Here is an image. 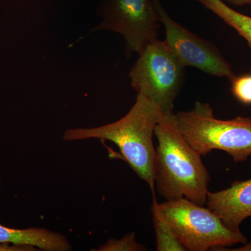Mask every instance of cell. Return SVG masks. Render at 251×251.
Segmentation results:
<instances>
[{"label": "cell", "mask_w": 251, "mask_h": 251, "mask_svg": "<svg viewBox=\"0 0 251 251\" xmlns=\"http://www.w3.org/2000/svg\"><path fill=\"white\" fill-rule=\"evenodd\" d=\"M163 114L152 100L143 94L137 93L134 105L120 120L94 128L67 129L63 138L69 142L99 139L115 143L124 160L147 182L154 196L156 148L153 137L155 127Z\"/></svg>", "instance_id": "obj_2"}, {"label": "cell", "mask_w": 251, "mask_h": 251, "mask_svg": "<svg viewBox=\"0 0 251 251\" xmlns=\"http://www.w3.org/2000/svg\"><path fill=\"white\" fill-rule=\"evenodd\" d=\"M95 251H144L147 249L143 244L137 242L135 232H131L120 239H110Z\"/></svg>", "instance_id": "obj_12"}, {"label": "cell", "mask_w": 251, "mask_h": 251, "mask_svg": "<svg viewBox=\"0 0 251 251\" xmlns=\"http://www.w3.org/2000/svg\"><path fill=\"white\" fill-rule=\"evenodd\" d=\"M206 204L227 228L242 232L241 224L251 217V178L234 181L229 187L222 191L209 192Z\"/></svg>", "instance_id": "obj_8"}, {"label": "cell", "mask_w": 251, "mask_h": 251, "mask_svg": "<svg viewBox=\"0 0 251 251\" xmlns=\"http://www.w3.org/2000/svg\"><path fill=\"white\" fill-rule=\"evenodd\" d=\"M185 69L166 41L156 39L138 54L128 75L137 93L144 94L166 114L173 112L184 84Z\"/></svg>", "instance_id": "obj_5"}, {"label": "cell", "mask_w": 251, "mask_h": 251, "mask_svg": "<svg viewBox=\"0 0 251 251\" xmlns=\"http://www.w3.org/2000/svg\"><path fill=\"white\" fill-rule=\"evenodd\" d=\"M181 134L199 154L206 156L221 150L242 163L251 156V118L237 117L219 120L210 104L195 102L189 111L175 114Z\"/></svg>", "instance_id": "obj_3"}, {"label": "cell", "mask_w": 251, "mask_h": 251, "mask_svg": "<svg viewBox=\"0 0 251 251\" xmlns=\"http://www.w3.org/2000/svg\"><path fill=\"white\" fill-rule=\"evenodd\" d=\"M158 145L155 188L166 201L186 198L205 205L210 175L199 154L181 134L173 112L163 113L155 127Z\"/></svg>", "instance_id": "obj_1"}, {"label": "cell", "mask_w": 251, "mask_h": 251, "mask_svg": "<svg viewBox=\"0 0 251 251\" xmlns=\"http://www.w3.org/2000/svg\"><path fill=\"white\" fill-rule=\"evenodd\" d=\"M233 28L251 48V17L237 12L223 0H196Z\"/></svg>", "instance_id": "obj_10"}, {"label": "cell", "mask_w": 251, "mask_h": 251, "mask_svg": "<svg viewBox=\"0 0 251 251\" xmlns=\"http://www.w3.org/2000/svg\"><path fill=\"white\" fill-rule=\"evenodd\" d=\"M1 244L29 246L44 251H69L73 249L67 238L58 232L40 227L14 229L0 224Z\"/></svg>", "instance_id": "obj_9"}, {"label": "cell", "mask_w": 251, "mask_h": 251, "mask_svg": "<svg viewBox=\"0 0 251 251\" xmlns=\"http://www.w3.org/2000/svg\"><path fill=\"white\" fill-rule=\"evenodd\" d=\"M152 211L153 226L156 233V251H186L177 240L169 225L167 224L158 209L156 196H153Z\"/></svg>", "instance_id": "obj_11"}, {"label": "cell", "mask_w": 251, "mask_h": 251, "mask_svg": "<svg viewBox=\"0 0 251 251\" xmlns=\"http://www.w3.org/2000/svg\"><path fill=\"white\" fill-rule=\"evenodd\" d=\"M234 6H242L251 4V0H224Z\"/></svg>", "instance_id": "obj_15"}, {"label": "cell", "mask_w": 251, "mask_h": 251, "mask_svg": "<svg viewBox=\"0 0 251 251\" xmlns=\"http://www.w3.org/2000/svg\"><path fill=\"white\" fill-rule=\"evenodd\" d=\"M232 251H251V242L246 243L244 244V246L242 247L239 248V249H234Z\"/></svg>", "instance_id": "obj_16"}, {"label": "cell", "mask_w": 251, "mask_h": 251, "mask_svg": "<svg viewBox=\"0 0 251 251\" xmlns=\"http://www.w3.org/2000/svg\"><path fill=\"white\" fill-rule=\"evenodd\" d=\"M39 249L29 246L14 245V244H0V251H36Z\"/></svg>", "instance_id": "obj_14"}, {"label": "cell", "mask_w": 251, "mask_h": 251, "mask_svg": "<svg viewBox=\"0 0 251 251\" xmlns=\"http://www.w3.org/2000/svg\"><path fill=\"white\" fill-rule=\"evenodd\" d=\"M158 206L161 216L186 251H215L248 242L242 232L227 228L210 209L186 198L166 201L158 203Z\"/></svg>", "instance_id": "obj_4"}, {"label": "cell", "mask_w": 251, "mask_h": 251, "mask_svg": "<svg viewBox=\"0 0 251 251\" xmlns=\"http://www.w3.org/2000/svg\"><path fill=\"white\" fill-rule=\"evenodd\" d=\"M160 23L166 30V42L185 67H192L208 75L227 77L232 80L234 75L219 49L176 23L167 13L160 0H153Z\"/></svg>", "instance_id": "obj_7"}, {"label": "cell", "mask_w": 251, "mask_h": 251, "mask_svg": "<svg viewBox=\"0 0 251 251\" xmlns=\"http://www.w3.org/2000/svg\"><path fill=\"white\" fill-rule=\"evenodd\" d=\"M231 82L236 99L244 105H251V73L234 76Z\"/></svg>", "instance_id": "obj_13"}, {"label": "cell", "mask_w": 251, "mask_h": 251, "mask_svg": "<svg viewBox=\"0 0 251 251\" xmlns=\"http://www.w3.org/2000/svg\"><path fill=\"white\" fill-rule=\"evenodd\" d=\"M98 13L101 21L91 32L110 31L123 36L127 58L158 39L161 23L153 0H102Z\"/></svg>", "instance_id": "obj_6"}]
</instances>
